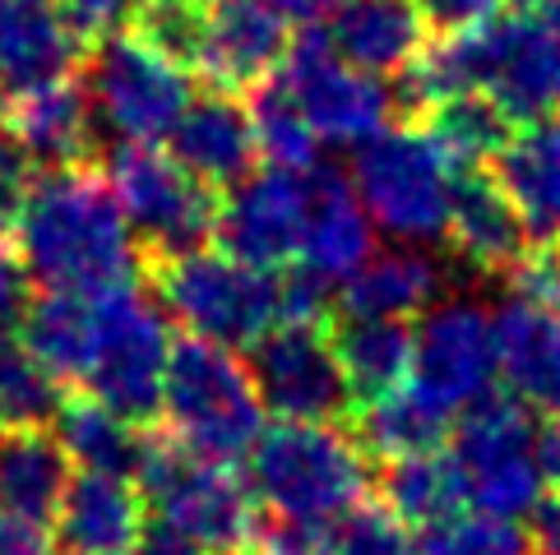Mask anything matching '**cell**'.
Here are the masks:
<instances>
[{
  "label": "cell",
  "instance_id": "52a82bcc",
  "mask_svg": "<svg viewBox=\"0 0 560 555\" xmlns=\"http://www.w3.org/2000/svg\"><path fill=\"white\" fill-rule=\"evenodd\" d=\"M172 333L163 306L139 287L107 292L93 302V347L84 366V393L130 426H149L163 412Z\"/></svg>",
  "mask_w": 560,
  "mask_h": 555
},
{
  "label": "cell",
  "instance_id": "bcb514c9",
  "mask_svg": "<svg viewBox=\"0 0 560 555\" xmlns=\"http://www.w3.org/2000/svg\"><path fill=\"white\" fill-rule=\"evenodd\" d=\"M269 5L296 28H319L338 10V0H269Z\"/></svg>",
  "mask_w": 560,
  "mask_h": 555
},
{
  "label": "cell",
  "instance_id": "2e32d148",
  "mask_svg": "<svg viewBox=\"0 0 560 555\" xmlns=\"http://www.w3.org/2000/svg\"><path fill=\"white\" fill-rule=\"evenodd\" d=\"M292 24L269 0H223L205 10V43H199L195 70L213 88H255L273 79L292 47Z\"/></svg>",
  "mask_w": 560,
  "mask_h": 555
},
{
  "label": "cell",
  "instance_id": "681fc988",
  "mask_svg": "<svg viewBox=\"0 0 560 555\" xmlns=\"http://www.w3.org/2000/svg\"><path fill=\"white\" fill-rule=\"evenodd\" d=\"M514 5H518V10H528V14H542L551 0H514Z\"/></svg>",
  "mask_w": 560,
  "mask_h": 555
},
{
  "label": "cell",
  "instance_id": "ba28073f",
  "mask_svg": "<svg viewBox=\"0 0 560 555\" xmlns=\"http://www.w3.org/2000/svg\"><path fill=\"white\" fill-rule=\"evenodd\" d=\"M450 459L464 482V505L491 519L518 523L542 505V463H537L533 412L514 399L487 393L482 403L464 408L450 430Z\"/></svg>",
  "mask_w": 560,
  "mask_h": 555
},
{
  "label": "cell",
  "instance_id": "f1b7e54d",
  "mask_svg": "<svg viewBox=\"0 0 560 555\" xmlns=\"http://www.w3.org/2000/svg\"><path fill=\"white\" fill-rule=\"evenodd\" d=\"M51 426H56L51 435L61 440L74 472H107V477H130L135 482L139 459H144V445H149L144 426H130L126 416H116L103 403H93L89 393L66 399Z\"/></svg>",
  "mask_w": 560,
  "mask_h": 555
},
{
  "label": "cell",
  "instance_id": "ac0fdd59",
  "mask_svg": "<svg viewBox=\"0 0 560 555\" xmlns=\"http://www.w3.org/2000/svg\"><path fill=\"white\" fill-rule=\"evenodd\" d=\"M84 61V37L61 0H0V88L10 97L66 84Z\"/></svg>",
  "mask_w": 560,
  "mask_h": 555
},
{
  "label": "cell",
  "instance_id": "e575fe53",
  "mask_svg": "<svg viewBox=\"0 0 560 555\" xmlns=\"http://www.w3.org/2000/svg\"><path fill=\"white\" fill-rule=\"evenodd\" d=\"M66 403V389L24 347L0 343V430H47Z\"/></svg>",
  "mask_w": 560,
  "mask_h": 555
},
{
  "label": "cell",
  "instance_id": "1f68e13d",
  "mask_svg": "<svg viewBox=\"0 0 560 555\" xmlns=\"http://www.w3.org/2000/svg\"><path fill=\"white\" fill-rule=\"evenodd\" d=\"M380 491H385L380 505H385L398 523H408L412 532H427L464 509V482H458V472H454L450 449L385 463Z\"/></svg>",
  "mask_w": 560,
  "mask_h": 555
},
{
  "label": "cell",
  "instance_id": "f907efd6",
  "mask_svg": "<svg viewBox=\"0 0 560 555\" xmlns=\"http://www.w3.org/2000/svg\"><path fill=\"white\" fill-rule=\"evenodd\" d=\"M542 14H547V19H551V24H560V0H551V5H547V10H542Z\"/></svg>",
  "mask_w": 560,
  "mask_h": 555
},
{
  "label": "cell",
  "instance_id": "9c48e42d",
  "mask_svg": "<svg viewBox=\"0 0 560 555\" xmlns=\"http://www.w3.org/2000/svg\"><path fill=\"white\" fill-rule=\"evenodd\" d=\"M84 97L93 126L107 130L116 144H158L182 121L195 84L190 70L153 51L144 37L116 33L103 37L84 61Z\"/></svg>",
  "mask_w": 560,
  "mask_h": 555
},
{
  "label": "cell",
  "instance_id": "836d02e7",
  "mask_svg": "<svg viewBox=\"0 0 560 555\" xmlns=\"http://www.w3.org/2000/svg\"><path fill=\"white\" fill-rule=\"evenodd\" d=\"M246 111H250V130H255V153L265 157L269 167H278V172L319 167V139L278 74L250 88Z\"/></svg>",
  "mask_w": 560,
  "mask_h": 555
},
{
  "label": "cell",
  "instance_id": "f546056e",
  "mask_svg": "<svg viewBox=\"0 0 560 555\" xmlns=\"http://www.w3.org/2000/svg\"><path fill=\"white\" fill-rule=\"evenodd\" d=\"M334 352L352 393V412L385 393L404 389L412 375V329L385 320H343L334 333Z\"/></svg>",
  "mask_w": 560,
  "mask_h": 555
},
{
  "label": "cell",
  "instance_id": "4fadbf2b",
  "mask_svg": "<svg viewBox=\"0 0 560 555\" xmlns=\"http://www.w3.org/2000/svg\"><path fill=\"white\" fill-rule=\"evenodd\" d=\"M431 403L445 412H464L482 403L495 385V329L491 310L454 296V302H435L412 329V375Z\"/></svg>",
  "mask_w": 560,
  "mask_h": 555
},
{
  "label": "cell",
  "instance_id": "6da1fadb",
  "mask_svg": "<svg viewBox=\"0 0 560 555\" xmlns=\"http://www.w3.org/2000/svg\"><path fill=\"white\" fill-rule=\"evenodd\" d=\"M10 217L14 255L28 283L43 292H70L97 302L107 292L135 287L139 246L112 186L93 167H61L37 176Z\"/></svg>",
  "mask_w": 560,
  "mask_h": 555
},
{
  "label": "cell",
  "instance_id": "3957f363",
  "mask_svg": "<svg viewBox=\"0 0 560 555\" xmlns=\"http://www.w3.org/2000/svg\"><path fill=\"white\" fill-rule=\"evenodd\" d=\"M163 416L176 445L228 468L246 459L255 440L265 435V403H259L250 366L236 352L205 339L172 343Z\"/></svg>",
  "mask_w": 560,
  "mask_h": 555
},
{
  "label": "cell",
  "instance_id": "ffe728a7",
  "mask_svg": "<svg viewBox=\"0 0 560 555\" xmlns=\"http://www.w3.org/2000/svg\"><path fill=\"white\" fill-rule=\"evenodd\" d=\"M51 528L61 555H135L139 538L149 532V509L130 477L74 472Z\"/></svg>",
  "mask_w": 560,
  "mask_h": 555
},
{
  "label": "cell",
  "instance_id": "44dd1931",
  "mask_svg": "<svg viewBox=\"0 0 560 555\" xmlns=\"http://www.w3.org/2000/svg\"><path fill=\"white\" fill-rule=\"evenodd\" d=\"M167 153L182 163L199 186L228 190L246 172H255V130L246 103H236L232 93L209 88L205 97H190L182 121L167 134Z\"/></svg>",
  "mask_w": 560,
  "mask_h": 555
},
{
  "label": "cell",
  "instance_id": "816d5d0a",
  "mask_svg": "<svg viewBox=\"0 0 560 555\" xmlns=\"http://www.w3.org/2000/svg\"><path fill=\"white\" fill-rule=\"evenodd\" d=\"M190 5H199V10H213V5H223V0H190Z\"/></svg>",
  "mask_w": 560,
  "mask_h": 555
},
{
  "label": "cell",
  "instance_id": "484cf974",
  "mask_svg": "<svg viewBox=\"0 0 560 555\" xmlns=\"http://www.w3.org/2000/svg\"><path fill=\"white\" fill-rule=\"evenodd\" d=\"M445 236L458 260L482 273H510L528 255V236L518 227L510 200L482 172H458Z\"/></svg>",
  "mask_w": 560,
  "mask_h": 555
},
{
  "label": "cell",
  "instance_id": "60d3db41",
  "mask_svg": "<svg viewBox=\"0 0 560 555\" xmlns=\"http://www.w3.org/2000/svg\"><path fill=\"white\" fill-rule=\"evenodd\" d=\"M28 273L19 264L14 246H5V236H0V343H10L19 333V320H24L28 310Z\"/></svg>",
  "mask_w": 560,
  "mask_h": 555
},
{
  "label": "cell",
  "instance_id": "f6af8a7d",
  "mask_svg": "<svg viewBox=\"0 0 560 555\" xmlns=\"http://www.w3.org/2000/svg\"><path fill=\"white\" fill-rule=\"evenodd\" d=\"M533 513H537L533 532H528L533 555H560V495H556V500H547V505H537Z\"/></svg>",
  "mask_w": 560,
  "mask_h": 555
},
{
  "label": "cell",
  "instance_id": "cb8c5ba5",
  "mask_svg": "<svg viewBox=\"0 0 560 555\" xmlns=\"http://www.w3.org/2000/svg\"><path fill=\"white\" fill-rule=\"evenodd\" d=\"M0 121L10 126V134L19 139V144H24L33 167H47V172L89 167L97 126H93L84 84H74V79L10 97Z\"/></svg>",
  "mask_w": 560,
  "mask_h": 555
},
{
  "label": "cell",
  "instance_id": "7c38bea8",
  "mask_svg": "<svg viewBox=\"0 0 560 555\" xmlns=\"http://www.w3.org/2000/svg\"><path fill=\"white\" fill-rule=\"evenodd\" d=\"M250 380L265 412L283 422L334 426L338 416H352V393L325 324H273L250 347Z\"/></svg>",
  "mask_w": 560,
  "mask_h": 555
},
{
  "label": "cell",
  "instance_id": "c3c4849f",
  "mask_svg": "<svg viewBox=\"0 0 560 555\" xmlns=\"http://www.w3.org/2000/svg\"><path fill=\"white\" fill-rule=\"evenodd\" d=\"M537 463H542V482L560 495V416H551L547 430L537 435Z\"/></svg>",
  "mask_w": 560,
  "mask_h": 555
},
{
  "label": "cell",
  "instance_id": "277c9868",
  "mask_svg": "<svg viewBox=\"0 0 560 555\" xmlns=\"http://www.w3.org/2000/svg\"><path fill=\"white\" fill-rule=\"evenodd\" d=\"M153 287L163 315L186 324V339H205L228 352H250L283 320L278 273L250 269L223 250H186L153 260Z\"/></svg>",
  "mask_w": 560,
  "mask_h": 555
},
{
  "label": "cell",
  "instance_id": "5bb4252c",
  "mask_svg": "<svg viewBox=\"0 0 560 555\" xmlns=\"http://www.w3.org/2000/svg\"><path fill=\"white\" fill-rule=\"evenodd\" d=\"M482 43V97L510 116V126H537L560 116V24L547 14H510L477 28Z\"/></svg>",
  "mask_w": 560,
  "mask_h": 555
},
{
  "label": "cell",
  "instance_id": "8992f818",
  "mask_svg": "<svg viewBox=\"0 0 560 555\" xmlns=\"http://www.w3.org/2000/svg\"><path fill=\"white\" fill-rule=\"evenodd\" d=\"M348 181L375 232L394 236L398 246H427L445 236L458 167L431 144L427 130L404 126L375 134L357 149Z\"/></svg>",
  "mask_w": 560,
  "mask_h": 555
},
{
  "label": "cell",
  "instance_id": "8d00e7d4",
  "mask_svg": "<svg viewBox=\"0 0 560 555\" xmlns=\"http://www.w3.org/2000/svg\"><path fill=\"white\" fill-rule=\"evenodd\" d=\"M319 551L325 555H417V538L380 500H362L319 532Z\"/></svg>",
  "mask_w": 560,
  "mask_h": 555
},
{
  "label": "cell",
  "instance_id": "ee69618b",
  "mask_svg": "<svg viewBox=\"0 0 560 555\" xmlns=\"http://www.w3.org/2000/svg\"><path fill=\"white\" fill-rule=\"evenodd\" d=\"M0 555H56L51 532L19 519H0Z\"/></svg>",
  "mask_w": 560,
  "mask_h": 555
},
{
  "label": "cell",
  "instance_id": "ab89813d",
  "mask_svg": "<svg viewBox=\"0 0 560 555\" xmlns=\"http://www.w3.org/2000/svg\"><path fill=\"white\" fill-rule=\"evenodd\" d=\"M422 24L440 37H458V33H477L500 19L505 0H412Z\"/></svg>",
  "mask_w": 560,
  "mask_h": 555
},
{
  "label": "cell",
  "instance_id": "5b68a950",
  "mask_svg": "<svg viewBox=\"0 0 560 555\" xmlns=\"http://www.w3.org/2000/svg\"><path fill=\"white\" fill-rule=\"evenodd\" d=\"M135 486L144 495V509L158 513V528L205 546L209 555H242V546L259 528V505L250 486L228 463L199 459L176 440L149 435Z\"/></svg>",
  "mask_w": 560,
  "mask_h": 555
},
{
  "label": "cell",
  "instance_id": "9a60e30c",
  "mask_svg": "<svg viewBox=\"0 0 560 555\" xmlns=\"http://www.w3.org/2000/svg\"><path fill=\"white\" fill-rule=\"evenodd\" d=\"M302 223H306V172L265 167V172H246L236 186H228L213 213V236L232 260L278 273L283 264H296Z\"/></svg>",
  "mask_w": 560,
  "mask_h": 555
},
{
  "label": "cell",
  "instance_id": "7bdbcfd3",
  "mask_svg": "<svg viewBox=\"0 0 560 555\" xmlns=\"http://www.w3.org/2000/svg\"><path fill=\"white\" fill-rule=\"evenodd\" d=\"M242 555H325L319 551V532L296 528L283 519H259L255 538L242 546Z\"/></svg>",
  "mask_w": 560,
  "mask_h": 555
},
{
  "label": "cell",
  "instance_id": "74e56055",
  "mask_svg": "<svg viewBox=\"0 0 560 555\" xmlns=\"http://www.w3.org/2000/svg\"><path fill=\"white\" fill-rule=\"evenodd\" d=\"M130 33L144 37L153 51H163L182 70H195L199 43H205V10L190 5V0H144Z\"/></svg>",
  "mask_w": 560,
  "mask_h": 555
},
{
  "label": "cell",
  "instance_id": "d6986e66",
  "mask_svg": "<svg viewBox=\"0 0 560 555\" xmlns=\"http://www.w3.org/2000/svg\"><path fill=\"white\" fill-rule=\"evenodd\" d=\"M375 255V223L343 172L311 167L306 172V223L296 264L319 273L329 287H343L348 278Z\"/></svg>",
  "mask_w": 560,
  "mask_h": 555
},
{
  "label": "cell",
  "instance_id": "f35d334b",
  "mask_svg": "<svg viewBox=\"0 0 560 555\" xmlns=\"http://www.w3.org/2000/svg\"><path fill=\"white\" fill-rule=\"evenodd\" d=\"M139 5H144V0H61L70 28L84 37V43H103V37L130 33Z\"/></svg>",
  "mask_w": 560,
  "mask_h": 555
},
{
  "label": "cell",
  "instance_id": "d6a6232c",
  "mask_svg": "<svg viewBox=\"0 0 560 555\" xmlns=\"http://www.w3.org/2000/svg\"><path fill=\"white\" fill-rule=\"evenodd\" d=\"M422 121H427L422 126L427 139L458 172H477L482 163H495V153L505 149V139L514 134L510 116L482 93H464V97H450V103H435Z\"/></svg>",
  "mask_w": 560,
  "mask_h": 555
},
{
  "label": "cell",
  "instance_id": "7a4b0ae2",
  "mask_svg": "<svg viewBox=\"0 0 560 555\" xmlns=\"http://www.w3.org/2000/svg\"><path fill=\"white\" fill-rule=\"evenodd\" d=\"M250 459V495L269 519L325 532L348 509L366 500L371 463L362 445L338 426L283 422L255 440Z\"/></svg>",
  "mask_w": 560,
  "mask_h": 555
},
{
  "label": "cell",
  "instance_id": "7402d4cb",
  "mask_svg": "<svg viewBox=\"0 0 560 555\" xmlns=\"http://www.w3.org/2000/svg\"><path fill=\"white\" fill-rule=\"evenodd\" d=\"M491 181L510 200L533 250L560 246V121L514 130L495 153Z\"/></svg>",
  "mask_w": 560,
  "mask_h": 555
},
{
  "label": "cell",
  "instance_id": "8fae6325",
  "mask_svg": "<svg viewBox=\"0 0 560 555\" xmlns=\"http://www.w3.org/2000/svg\"><path fill=\"white\" fill-rule=\"evenodd\" d=\"M283 88L296 97V107L311 121L319 144L334 149H362L375 134H385L394 121V88L385 79H375L366 70L348 66L343 56L329 47L325 28L296 33V43L288 47L283 66Z\"/></svg>",
  "mask_w": 560,
  "mask_h": 555
},
{
  "label": "cell",
  "instance_id": "603a6c76",
  "mask_svg": "<svg viewBox=\"0 0 560 555\" xmlns=\"http://www.w3.org/2000/svg\"><path fill=\"white\" fill-rule=\"evenodd\" d=\"M325 37L348 66L389 79L422 56L427 24L412 0H338L325 19Z\"/></svg>",
  "mask_w": 560,
  "mask_h": 555
},
{
  "label": "cell",
  "instance_id": "b9f144b4",
  "mask_svg": "<svg viewBox=\"0 0 560 555\" xmlns=\"http://www.w3.org/2000/svg\"><path fill=\"white\" fill-rule=\"evenodd\" d=\"M28 190H33V157L10 134V126L0 121V217H10Z\"/></svg>",
  "mask_w": 560,
  "mask_h": 555
},
{
  "label": "cell",
  "instance_id": "d4e9b609",
  "mask_svg": "<svg viewBox=\"0 0 560 555\" xmlns=\"http://www.w3.org/2000/svg\"><path fill=\"white\" fill-rule=\"evenodd\" d=\"M435 292H440V269L431 255L422 246H394V250H375L338 287V310H343V320L408 324L422 320L435 306Z\"/></svg>",
  "mask_w": 560,
  "mask_h": 555
},
{
  "label": "cell",
  "instance_id": "d590c367",
  "mask_svg": "<svg viewBox=\"0 0 560 555\" xmlns=\"http://www.w3.org/2000/svg\"><path fill=\"white\" fill-rule=\"evenodd\" d=\"M417 555H533L528 532L510 519H491L477 509H458L454 519L427 528Z\"/></svg>",
  "mask_w": 560,
  "mask_h": 555
},
{
  "label": "cell",
  "instance_id": "7dc6e473",
  "mask_svg": "<svg viewBox=\"0 0 560 555\" xmlns=\"http://www.w3.org/2000/svg\"><path fill=\"white\" fill-rule=\"evenodd\" d=\"M135 555H209L205 546H195V542H186V538H176V532H167V528H149L144 538H139V546H135Z\"/></svg>",
  "mask_w": 560,
  "mask_h": 555
},
{
  "label": "cell",
  "instance_id": "e0dca14e",
  "mask_svg": "<svg viewBox=\"0 0 560 555\" xmlns=\"http://www.w3.org/2000/svg\"><path fill=\"white\" fill-rule=\"evenodd\" d=\"M495 329V380H505V399L524 412L560 416V315L510 296L491 315Z\"/></svg>",
  "mask_w": 560,
  "mask_h": 555
},
{
  "label": "cell",
  "instance_id": "30bf717a",
  "mask_svg": "<svg viewBox=\"0 0 560 555\" xmlns=\"http://www.w3.org/2000/svg\"><path fill=\"white\" fill-rule=\"evenodd\" d=\"M107 186L126 213L135 246L153 250V260L199 250L213 236V190L199 186L167 149L116 144L107 163Z\"/></svg>",
  "mask_w": 560,
  "mask_h": 555
},
{
  "label": "cell",
  "instance_id": "4316f807",
  "mask_svg": "<svg viewBox=\"0 0 560 555\" xmlns=\"http://www.w3.org/2000/svg\"><path fill=\"white\" fill-rule=\"evenodd\" d=\"M70 477L74 468L51 430H0V519L51 528Z\"/></svg>",
  "mask_w": 560,
  "mask_h": 555
},
{
  "label": "cell",
  "instance_id": "83f0119b",
  "mask_svg": "<svg viewBox=\"0 0 560 555\" xmlns=\"http://www.w3.org/2000/svg\"><path fill=\"white\" fill-rule=\"evenodd\" d=\"M357 435L352 440L362 445L366 459H417V453H440L450 445L454 430V412H445L440 403H431L417 385H404L375 399L366 408L352 412Z\"/></svg>",
  "mask_w": 560,
  "mask_h": 555
},
{
  "label": "cell",
  "instance_id": "4dcf8cb0",
  "mask_svg": "<svg viewBox=\"0 0 560 555\" xmlns=\"http://www.w3.org/2000/svg\"><path fill=\"white\" fill-rule=\"evenodd\" d=\"M19 347L56 380H79L93 347V302L70 292H43L19 320Z\"/></svg>",
  "mask_w": 560,
  "mask_h": 555
}]
</instances>
